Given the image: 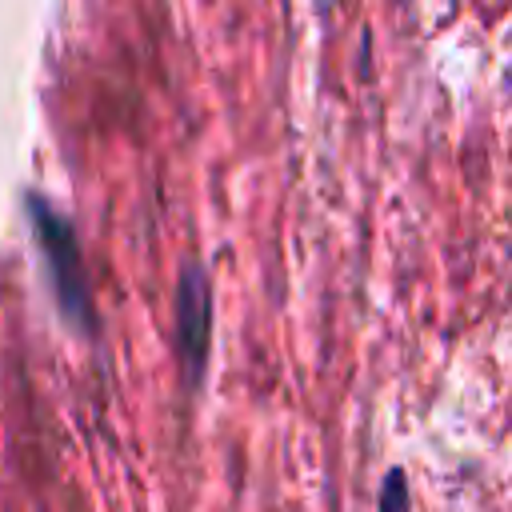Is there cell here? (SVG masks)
<instances>
[{"mask_svg":"<svg viewBox=\"0 0 512 512\" xmlns=\"http://www.w3.org/2000/svg\"><path fill=\"white\" fill-rule=\"evenodd\" d=\"M376 512H412V492H408L404 468H388L380 496H376Z\"/></svg>","mask_w":512,"mask_h":512,"instance_id":"3957f363","label":"cell"},{"mask_svg":"<svg viewBox=\"0 0 512 512\" xmlns=\"http://www.w3.org/2000/svg\"><path fill=\"white\" fill-rule=\"evenodd\" d=\"M332 4H336V0H316V8H324V12H328Z\"/></svg>","mask_w":512,"mask_h":512,"instance_id":"277c9868","label":"cell"},{"mask_svg":"<svg viewBox=\"0 0 512 512\" xmlns=\"http://www.w3.org/2000/svg\"><path fill=\"white\" fill-rule=\"evenodd\" d=\"M176 352L184 384L200 388L212 352V280L196 260H184L176 280Z\"/></svg>","mask_w":512,"mask_h":512,"instance_id":"7a4b0ae2","label":"cell"},{"mask_svg":"<svg viewBox=\"0 0 512 512\" xmlns=\"http://www.w3.org/2000/svg\"><path fill=\"white\" fill-rule=\"evenodd\" d=\"M396 4H408V0H396Z\"/></svg>","mask_w":512,"mask_h":512,"instance_id":"5b68a950","label":"cell"},{"mask_svg":"<svg viewBox=\"0 0 512 512\" xmlns=\"http://www.w3.org/2000/svg\"><path fill=\"white\" fill-rule=\"evenodd\" d=\"M32 216H36V240H40V248H44V264H48V276H52L60 312H64L80 332H92V320H96L92 288H88V272H84V260H80V244H76L68 220H64L60 212H52L48 204H40V200H32Z\"/></svg>","mask_w":512,"mask_h":512,"instance_id":"6da1fadb","label":"cell"}]
</instances>
